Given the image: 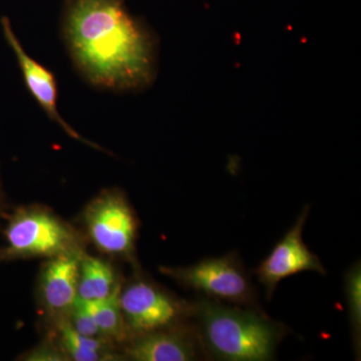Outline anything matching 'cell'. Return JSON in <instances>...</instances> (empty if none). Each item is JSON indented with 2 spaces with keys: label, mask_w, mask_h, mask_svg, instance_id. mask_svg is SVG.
<instances>
[{
  "label": "cell",
  "mask_w": 361,
  "mask_h": 361,
  "mask_svg": "<svg viewBox=\"0 0 361 361\" xmlns=\"http://www.w3.org/2000/svg\"><path fill=\"white\" fill-rule=\"evenodd\" d=\"M123 353L133 361L206 360L192 320L134 336Z\"/></svg>",
  "instance_id": "obj_8"
},
{
  "label": "cell",
  "mask_w": 361,
  "mask_h": 361,
  "mask_svg": "<svg viewBox=\"0 0 361 361\" xmlns=\"http://www.w3.org/2000/svg\"><path fill=\"white\" fill-rule=\"evenodd\" d=\"M68 316H70V319L68 320V322L78 334L106 341L102 336L101 331H99V327L97 326L92 314L85 308L80 299L77 298L73 308L68 313Z\"/></svg>",
  "instance_id": "obj_15"
},
{
  "label": "cell",
  "mask_w": 361,
  "mask_h": 361,
  "mask_svg": "<svg viewBox=\"0 0 361 361\" xmlns=\"http://www.w3.org/2000/svg\"><path fill=\"white\" fill-rule=\"evenodd\" d=\"M310 213V206H304L295 223L260 264L251 271V274L257 278L259 283L264 288L268 301L272 298L278 284L286 278L302 272L327 274L319 257L308 248L303 240L304 226Z\"/></svg>",
  "instance_id": "obj_6"
},
{
  "label": "cell",
  "mask_w": 361,
  "mask_h": 361,
  "mask_svg": "<svg viewBox=\"0 0 361 361\" xmlns=\"http://www.w3.org/2000/svg\"><path fill=\"white\" fill-rule=\"evenodd\" d=\"M90 239L99 250L111 255H132L137 237V220L123 197L104 194L85 212Z\"/></svg>",
  "instance_id": "obj_7"
},
{
  "label": "cell",
  "mask_w": 361,
  "mask_h": 361,
  "mask_svg": "<svg viewBox=\"0 0 361 361\" xmlns=\"http://www.w3.org/2000/svg\"><path fill=\"white\" fill-rule=\"evenodd\" d=\"M344 294L348 304L351 341L356 360L361 356V263L356 261L344 274Z\"/></svg>",
  "instance_id": "obj_14"
},
{
  "label": "cell",
  "mask_w": 361,
  "mask_h": 361,
  "mask_svg": "<svg viewBox=\"0 0 361 361\" xmlns=\"http://www.w3.org/2000/svg\"><path fill=\"white\" fill-rule=\"evenodd\" d=\"M2 25H4V35L18 58L28 89L49 116L59 123L68 135L75 139L82 140L75 130L71 129L66 121L61 118L56 110V87L51 73L37 61H33L26 54L23 47H21L20 40L16 39L8 21L4 20Z\"/></svg>",
  "instance_id": "obj_10"
},
{
  "label": "cell",
  "mask_w": 361,
  "mask_h": 361,
  "mask_svg": "<svg viewBox=\"0 0 361 361\" xmlns=\"http://www.w3.org/2000/svg\"><path fill=\"white\" fill-rule=\"evenodd\" d=\"M161 272L188 290L217 302L261 308L258 291L237 252L202 259L187 267H161Z\"/></svg>",
  "instance_id": "obj_3"
},
{
  "label": "cell",
  "mask_w": 361,
  "mask_h": 361,
  "mask_svg": "<svg viewBox=\"0 0 361 361\" xmlns=\"http://www.w3.org/2000/svg\"><path fill=\"white\" fill-rule=\"evenodd\" d=\"M61 345L66 357L75 361L114 360L115 356L109 353L106 341L82 336L71 326L70 323L59 324Z\"/></svg>",
  "instance_id": "obj_13"
},
{
  "label": "cell",
  "mask_w": 361,
  "mask_h": 361,
  "mask_svg": "<svg viewBox=\"0 0 361 361\" xmlns=\"http://www.w3.org/2000/svg\"><path fill=\"white\" fill-rule=\"evenodd\" d=\"M82 255L80 250L61 254L51 258L42 270V301L54 314H68L77 300Z\"/></svg>",
  "instance_id": "obj_9"
},
{
  "label": "cell",
  "mask_w": 361,
  "mask_h": 361,
  "mask_svg": "<svg viewBox=\"0 0 361 361\" xmlns=\"http://www.w3.org/2000/svg\"><path fill=\"white\" fill-rule=\"evenodd\" d=\"M2 203H1V196H0V213H1Z\"/></svg>",
  "instance_id": "obj_17"
},
{
  "label": "cell",
  "mask_w": 361,
  "mask_h": 361,
  "mask_svg": "<svg viewBox=\"0 0 361 361\" xmlns=\"http://www.w3.org/2000/svg\"><path fill=\"white\" fill-rule=\"evenodd\" d=\"M120 301L126 329L134 336L188 322L193 312V303L142 279L121 291Z\"/></svg>",
  "instance_id": "obj_5"
},
{
  "label": "cell",
  "mask_w": 361,
  "mask_h": 361,
  "mask_svg": "<svg viewBox=\"0 0 361 361\" xmlns=\"http://www.w3.org/2000/svg\"><path fill=\"white\" fill-rule=\"evenodd\" d=\"M80 250L75 233L54 214L42 209H20L9 219L2 260L52 258Z\"/></svg>",
  "instance_id": "obj_4"
},
{
  "label": "cell",
  "mask_w": 361,
  "mask_h": 361,
  "mask_svg": "<svg viewBox=\"0 0 361 361\" xmlns=\"http://www.w3.org/2000/svg\"><path fill=\"white\" fill-rule=\"evenodd\" d=\"M65 357H66V355L59 353L56 349L44 345L28 353L25 360L30 361H61L66 360V358Z\"/></svg>",
  "instance_id": "obj_16"
},
{
  "label": "cell",
  "mask_w": 361,
  "mask_h": 361,
  "mask_svg": "<svg viewBox=\"0 0 361 361\" xmlns=\"http://www.w3.org/2000/svg\"><path fill=\"white\" fill-rule=\"evenodd\" d=\"M68 32L75 58L97 84L132 87L148 75V40L118 0H75Z\"/></svg>",
  "instance_id": "obj_1"
},
{
  "label": "cell",
  "mask_w": 361,
  "mask_h": 361,
  "mask_svg": "<svg viewBox=\"0 0 361 361\" xmlns=\"http://www.w3.org/2000/svg\"><path fill=\"white\" fill-rule=\"evenodd\" d=\"M121 288L116 285L110 295L99 300H82L89 310L102 336L106 341H121L126 338L125 320L121 308Z\"/></svg>",
  "instance_id": "obj_12"
},
{
  "label": "cell",
  "mask_w": 361,
  "mask_h": 361,
  "mask_svg": "<svg viewBox=\"0 0 361 361\" xmlns=\"http://www.w3.org/2000/svg\"><path fill=\"white\" fill-rule=\"evenodd\" d=\"M193 322L206 360L271 361L290 330L261 308L195 300Z\"/></svg>",
  "instance_id": "obj_2"
},
{
  "label": "cell",
  "mask_w": 361,
  "mask_h": 361,
  "mask_svg": "<svg viewBox=\"0 0 361 361\" xmlns=\"http://www.w3.org/2000/svg\"><path fill=\"white\" fill-rule=\"evenodd\" d=\"M116 288L113 268L101 259L82 255L78 279V298L99 300Z\"/></svg>",
  "instance_id": "obj_11"
}]
</instances>
